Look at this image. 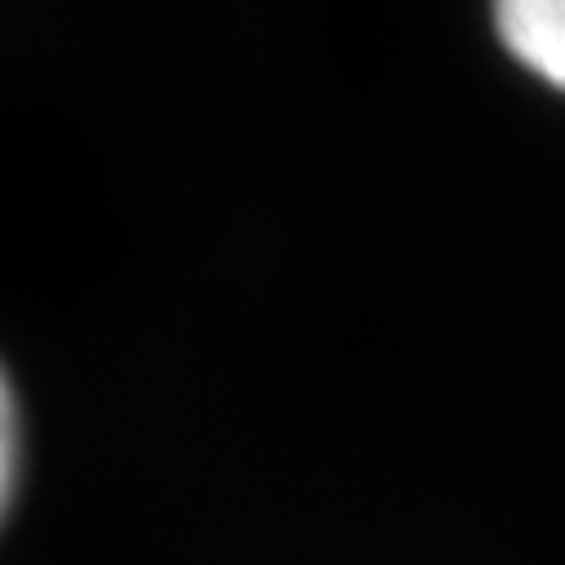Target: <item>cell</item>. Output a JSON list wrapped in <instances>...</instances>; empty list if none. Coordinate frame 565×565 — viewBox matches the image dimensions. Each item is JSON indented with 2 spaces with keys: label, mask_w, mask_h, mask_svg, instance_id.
<instances>
[{
  "label": "cell",
  "mask_w": 565,
  "mask_h": 565,
  "mask_svg": "<svg viewBox=\"0 0 565 565\" xmlns=\"http://www.w3.org/2000/svg\"><path fill=\"white\" fill-rule=\"evenodd\" d=\"M494 23L521 67L565 89V0H512Z\"/></svg>",
  "instance_id": "obj_1"
},
{
  "label": "cell",
  "mask_w": 565,
  "mask_h": 565,
  "mask_svg": "<svg viewBox=\"0 0 565 565\" xmlns=\"http://www.w3.org/2000/svg\"><path fill=\"white\" fill-rule=\"evenodd\" d=\"M14 459H19V418H14L10 383H6V374H0V512H6V503H10Z\"/></svg>",
  "instance_id": "obj_2"
}]
</instances>
